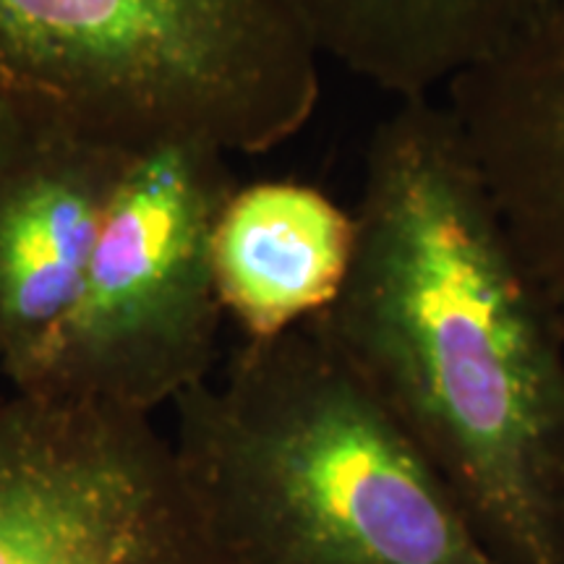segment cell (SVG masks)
<instances>
[{
  "mask_svg": "<svg viewBox=\"0 0 564 564\" xmlns=\"http://www.w3.org/2000/svg\"><path fill=\"white\" fill-rule=\"evenodd\" d=\"M340 293L312 319L505 564L564 552V327L447 102L403 100L364 162Z\"/></svg>",
  "mask_w": 564,
  "mask_h": 564,
  "instance_id": "cell-1",
  "label": "cell"
},
{
  "mask_svg": "<svg viewBox=\"0 0 564 564\" xmlns=\"http://www.w3.org/2000/svg\"><path fill=\"white\" fill-rule=\"evenodd\" d=\"M173 413L220 564H505L314 322L243 340Z\"/></svg>",
  "mask_w": 564,
  "mask_h": 564,
  "instance_id": "cell-2",
  "label": "cell"
},
{
  "mask_svg": "<svg viewBox=\"0 0 564 564\" xmlns=\"http://www.w3.org/2000/svg\"><path fill=\"white\" fill-rule=\"evenodd\" d=\"M319 61L293 0H0V102L137 154L285 144Z\"/></svg>",
  "mask_w": 564,
  "mask_h": 564,
  "instance_id": "cell-3",
  "label": "cell"
},
{
  "mask_svg": "<svg viewBox=\"0 0 564 564\" xmlns=\"http://www.w3.org/2000/svg\"><path fill=\"white\" fill-rule=\"evenodd\" d=\"M228 160L167 144L131 162L79 301L21 392L154 415L212 377L225 319L212 232L238 186Z\"/></svg>",
  "mask_w": 564,
  "mask_h": 564,
  "instance_id": "cell-4",
  "label": "cell"
},
{
  "mask_svg": "<svg viewBox=\"0 0 564 564\" xmlns=\"http://www.w3.org/2000/svg\"><path fill=\"white\" fill-rule=\"evenodd\" d=\"M0 564H220L152 415L0 400Z\"/></svg>",
  "mask_w": 564,
  "mask_h": 564,
  "instance_id": "cell-5",
  "label": "cell"
},
{
  "mask_svg": "<svg viewBox=\"0 0 564 564\" xmlns=\"http://www.w3.org/2000/svg\"><path fill=\"white\" fill-rule=\"evenodd\" d=\"M137 152L24 118L0 165V373L37 377L79 301L118 186Z\"/></svg>",
  "mask_w": 564,
  "mask_h": 564,
  "instance_id": "cell-6",
  "label": "cell"
},
{
  "mask_svg": "<svg viewBox=\"0 0 564 564\" xmlns=\"http://www.w3.org/2000/svg\"><path fill=\"white\" fill-rule=\"evenodd\" d=\"M564 327V0L444 91Z\"/></svg>",
  "mask_w": 564,
  "mask_h": 564,
  "instance_id": "cell-7",
  "label": "cell"
},
{
  "mask_svg": "<svg viewBox=\"0 0 564 564\" xmlns=\"http://www.w3.org/2000/svg\"><path fill=\"white\" fill-rule=\"evenodd\" d=\"M356 215L301 181L236 186L212 232V272L225 316L243 340L316 319L340 293Z\"/></svg>",
  "mask_w": 564,
  "mask_h": 564,
  "instance_id": "cell-8",
  "label": "cell"
},
{
  "mask_svg": "<svg viewBox=\"0 0 564 564\" xmlns=\"http://www.w3.org/2000/svg\"><path fill=\"white\" fill-rule=\"evenodd\" d=\"M322 58L423 100L502 53L554 0H293Z\"/></svg>",
  "mask_w": 564,
  "mask_h": 564,
  "instance_id": "cell-9",
  "label": "cell"
},
{
  "mask_svg": "<svg viewBox=\"0 0 564 564\" xmlns=\"http://www.w3.org/2000/svg\"><path fill=\"white\" fill-rule=\"evenodd\" d=\"M560 564H564V552H562V562Z\"/></svg>",
  "mask_w": 564,
  "mask_h": 564,
  "instance_id": "cell-10",
  "label": "cell"
}]
</instances>
